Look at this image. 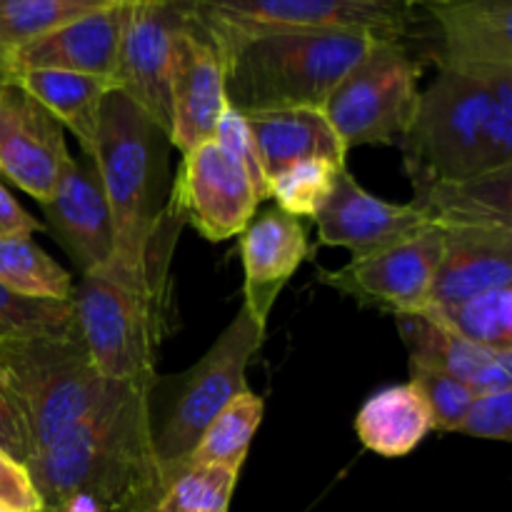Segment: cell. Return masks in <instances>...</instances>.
Here are the masks:
<instances>
[{"instance_id": "1", "label": "cell", "mask_w": 512, "mask_h": 512, "mask_svg": "<svg viewBox=\"0 0 512 512\" xmlns=\"http://www.w3.org/2000/svg\"><path fill=\"white\" fill-rule=\"evenodd\" d=\"M155 378L110 383L103 398L25 463L45 512L88 493L105 512H153L163 495L150 390Z\"/></svg>"}, {"instance_id": "2", "label": "cell", "mask_w": 512, "mask_h": 512, "mask_svg": "<svg viewBox=\"0 0 512 512\" xmlns=\"http://www.w3.org/2000/svg\"><path fill=\"white\" fill-rule=\"evenodd\" d=\"M360 30H283L253 35L220 55L225 100L243 115L320 108L373 45Z\"/></svg>"}, {"instance_id": "3", "label": "cell", "mask_w": 512, "mask_h": 512, "mask_svg": "<svg viewBox=\"0 0 512 512\" xmlns=\"http://www.w3.org/2000/svg\"><path fill=\"white\" fill-rule=\"evenodd\" d=\"M155 125L120 90L103 100L95 140L85 155L93 163L110 210L115 265L133 275H148L168 265L175 238L165 233L168 213L153 203Z\"/></svg>"}, {"instance_id": "4", "label": "cell", "mask_w": 512, "mask_h": 512, "mask_svg": "<svg viewBox=\"0 0 512 512\" xmlns=\"http://www.w3.org/2000/svg\"><path fill=\"white\" fill-rule=\"evenodd\" d=\"M165 268L133 275L120 265L83 275L73 313L90 360L110 383L155 378L163 323Z\"/></svg>"}, {"instance_id": "5", "label": "cell", "mask_w": 512, "mask_h": 512, "mask_svg": "<svg viewBox=\"0 0 512 512\" xmlns=\"http://www.w3.org/2000/svg\"><path fill=\"white\" fill-rule=\"evenodd\" d=\"M0 368L23 410L30 458L73 428L110 385L93 365L78 333L0 340Z\"/></svg>"}, {"instance_id": "6", "label": "cell", "mask_w": 512, "mask_h": 512, "mask_svg": "<svg viewBox=\"0 0 512 512\" xmlns=\"http://www.w3.org/2000/svg\"><path fill=\"white\" fill-rule=\"evenodd\" d=\"M493 73L468 75L438 68L433 85L420 93L415 118L400 143L410 183L465 180L485 173Z\"/></svg>"}, {"instance_id": "7", "label": "cell", "mask_w": 512, "mask_h": 512, "mask_svg": "<svg viewBox=\"0 0 512 512\" xmlns=\"http://www.w3.org/2000/svg\"><path fill=\"white\" fill-rule=\"evenodd\" d=\"M180 10L218 53L283 30H360L403 43L413 23V8L403 0H180Z\"/></svg>"}, {"instance_id": "8", "label": "cell", "mask_w": 512, "mask_h": 512, "mask_svg": "<svg viewBox=\"0 0 512 512\" xmlns=\"http://www.w3.org/2000/svg\"><path fill=\"white\" fill-rule=\"evenodd\" d=\"M420 73L400 40H373L323 105L345 148L403 143L418 110Z\"/></svg>"}, {"instance_id": "9", "label": "cell", "mask_w": 512, "mask_h": 512, "mask_svg": "<svg viewBox=\"0 0 512 512\" xmlns=\"http://www.w3.org/2000/svg\"><path fill=\"white\" fill-rule=\"evenodd\" d=\"M263 338L265 328L255 323L248 310L240 308L213 348L183 378L168 418L155 433V458L165 488L175 478L180 463L198 445L205 428L240 393L250 390L245 375L250 360L263 345Z\"/></svg>"}, {"instance_id": "10", "label": "cell", "mask_w": 512, "mask_h": 512, "mask_svg": "<svg viewBox=\"0 0 512 512\" xmlns=\"http://www.w3.org/2000/svg\"><path fill=\"white\" fill-rule=\"evenodd\" d=\"M443 243V228L430 225L403 243L353 258L343 268L320 270V283L385 313H423L433 295Z\"/></svg>"}, {"instance_id": "11", "label": "cell", "mask_w": 512, "mask_h": 512, "mask_svg": "<svg viewBox=\"0 0 512 512\" xmlns=\"http://www.w3.org/2000/svg\"><path fill=\"white\" fill-rule=\"evenodd\" d=\"M185 15L180 0L125 5L113 88L128 95L168 138L173 50Z\"/></svg>"}, {"instance_id": "12", "label": "cell", "mask_w": 512, "mask_h": 512, "mask_svg": "<svg viewBox=\"0 0 512 512\" xmlns=\"http://www.w3.org/2000/svg\"><path fill=\"white\" fill-rule=\"evenodd\" d=\"M258 203L243 165L208 140L185 155L170 205L205 240L223 243L243 233Z\"/></svg>"}, {"instance_id": "13", "label": "cell", "mask_w": 512, "mask_h": 512, "mask_svg": "<svg viewBox=\"0 0 512 512\" xmlns=\"http://www.w3.org/2000/svg\"><path fill=\"white\" fill-rule=\"evenodd\" d=\"M70 158L63 125L15 80L0 85V173L43 205Z\"/></svg>"}, {"instance_id": "14", "label": "cell", "mask_w": 512, "mask_h": 512, "mask_svg": "<svg viewBox=\"0 0 512 512\" xmlns=\"http://www.w3.org/2000/svg\"><path fill=\"white\" fill-rule=\"evenodd\" d=\"M225 105V75L215 45L185 20L170 73L168 138L183 155L215 138Z\"/></svg>"}, {"instance_id": "15", "label": "cell", "mask_w": 512, "mask_h": 512, "mask_svg": "<svg viewBox=\"0 0 512 512\" xmlns=\"http://www.w3.org/2000/svg\"><path fill=\"white\" fill-rule=\"evenodd\" d=\"M315 225L320 243L345 248L353 253V258H363L403 243L433 223L418 205L388 203L368 193L353 173L343 168L328 203L315 215Z\"/></svg>"}, {"instance_id": "16", "label": "cell", "mask_w": 512, "mask_h": 512, "mask_svg": "<svg viewBox=\"0 0 512 512\" xmlns=\"http://www.w3.org/2000/svg\"><path fill=\"white\" fill-rule=\"evenodd\" d=\"M43 210L50 233L80 265L83 275L113 263V223L90 158L85 165L75 158L65 163L53 198L43 203Z\"/></svg>"}, {"instance_id": "17", "label": "cell", "mask_w": 512, "mask_h": 512, "mask_svg": "<svg viewBox=\"0 0 512 512\" xmlns=\"http://www.w3.org/2000/svg\"><path fill=\"white\" fill-rule=\"evenodd\" d=\"M238 238L245 273L243 308L265 328L278 295L308 258V233L298 218L270 208L253 215Z\"/></svg>"}, {"instance_id": "18", "label": "cell", "mask_w": 512, "mask_h": 512, "mask_svg": "<svg viewBox=\"0 0 512 512\" xmlns=\"http://www.w3.org/2000/svg\"><path fill=\"white\" fill-rule=\"evenodd\" d=\"M430 13L440 28L438 68L468 75L512 68V0H450Z\"/></svg>"}, {"instance_id": "19", "label": "cell", "mask_w": 512, "mask_h": 512, "mask_svg": "<svg viewBox=\"0 0 512 512\" xmlns=\"http://www.w3.org/2000/svg\"><path fill=\"white\" fill-rule=\"evenodd\" d=\"M125 5L108 3L13 53L15 70H70L113 83Z\"/></svg>"}, {"instance_id": "20", "label": "cell", "mask_w": 512, "mask_h": 512, "mask_svg": "<svg viewBox=\"0 0 512 512\" xmlns=\"http://www.w3.org/2000/svg\"><path fill=\"white\" fill-rule=\"evenodd\" d=\"M443 238L430 305L512 288V228H448Z\"/></svg>"}, {"instance_id": "21", "label": "cell", "mask_w": 512, "mask_h": 512, "mask_svg": "<svg viewBox=\"0 0 512 512\" xmlns=\"http://www.w3.org/2000/svg\"><path fill=\"white\" fill-rule=\"evenodd\" d=\"M410 363L448 373L475 393L512 388V350H485L458 338L425 313L395 315Z\"/></svg>"}, {"instance_id": "22", "label": "cell", "mask_w": 512, "mask_h": 512, "mask_svg": "<svg viewBox=\"0 0 512 512\" xmlns=\"http://www.w3.org/2000/svg\"><path fill=\"white\" fill-rule=\"evenodd\" d=\"M418 205L438 228H512V165L465 180L413 185Z\"/></svg>"}, {"instance_id": "23", "label": "cell", "mask_w": 512, "mask_h": 512, "mask_svg": "<svg viewBox=\"0 0 512 512\" xmlns=\"http://www.w3.org/2000/svg\"><path fill=\"white\" fill-rule=\"evenodd\" d=\"M268 180L288 165L308 158H328L345 165L348 148L320 108H288L245 115Z\"/></svg>"}, {"instance_id": "24", "label": "cell", "mask_w": 512, "mask_h": 512, "mask_svg": "<svg viewBox=\"0 0 512 512\" xmlns=\"http://www.w3.org/2000/svg\"><path fill=\"white\" fill-rule=\"evenodd\" d=\"M433 430V413L413 383L390 385L365 400L355 418L360 443L383 458H405Z\"/></svg>"}, {"instance_id": "25", "label": "cell", "mask_w": 512, "mask_h": 512, "mask_svg": "<svg viewBox=\"0 0 512 512\" xmlns=\"http://www.w3.org/2000/svg\"><path fill=\"white\" fill-rule=\"evenodd\" d=\"M15 83L33 95L63 128L78 138L88 153L98 130L100 108L113 83L95 75L70 73V70H18Z\"/></svg>"}, {"instance_id": "26", "label": "cell", "mask_w": 512, "mask_h": 512, "mask_svg": "<svg viewBox=\"0 0 512 512\" xmlns=\"http://www.w3.org/2000/svg\"><path fill=\"white\" fill-rule=\"evenodd\" d=\"M265 405L260 395L253 390L240 393L213 423L200 435L198 445L180 463L178 473L193 465H225V468H243L248 458V448L263 420Z\"/></svg>"}, {"instance_id": "27", "label": "cell", "mask_w": 512, "mask_h": 512, "mask_svg": "<svg viewBox=\"0 0 512 512\" xmlns=\"http://www.w3.org/2000/svg\"><path fill=\"white\" fill-rule=\"evenodd\" d=\"M423 313L478 348L512 350V288H495L450 305H428Z\"/></svg>"}, {"instance_id": "28", "label": "cell", "mask_w": 512, "mask_h": 512, "mask_svg": "<svg viewBox=\"0 0 512 512\" xmlns=\"http://www.w3.org/2000/svg\"><path fill=\"white\" fill-rule=\"evenodd\" d=\"M0 285L23 298L70 303L75 283L33 238H0Z\"/></svg>"}, {"instance_id": "29", "label": "cell", "mask_w": 512, "mask_h": 512, "mask_svg": "<svg viewBox=\"0 0 512 512\" xmlns=\"http://www.w3.org/2000/svg\"><path fill=\"white\" fill-rule=\"evenodd\" d=\"M103 5L108 0H0V53L13 58L23 45Z\"/></svg>"}, {"instance_id": "30", "label": "cell", "mask_w": 512, "mask_h": 512, "mask_svg": "<svg viewBox=\"0 0 512 512\" xmlns=\"http://www.w3.org/2000/svg\"><path fill=\"white\" fill-rule=\"evenodd\" d=\"M345 165L328 158H308L288 165L270 178V198L293 218H310L323 210Z\"/></svg>"}, {"instance_id": "31", "label": "cell", "mask_w": 512, "mask_h": 512, "mask_svg": "<svg viewBox=\"0 0 512 512\" xmlns=\"http://www.w3.org/2000/svg\"><path fill=\"white\" fill-rule=\"evenodd\" d=\"M238 475V468L225 465L185 468L170 480L153 512H228Z\"/></svg>"}, {"instance_id": "32", "label": "cell", "mask_w": 512, "mask_h": 512, "mask_svg": "<svg viewBox=\"0 0 512 512\" xmlns=\"http://www.w3.org/2000/svg\"><path fill=\"white\" fill-rule=\"evenodd\" d=\"M75 333L73 303L23 298L0 285V340L65 338Z\"/></svg>"}, {"instance_id": "33", "label": "cell", "mask_w": 512, "mask_h": 512, "mask_svg": "<svg viewBox=\"0 0 512 512\" xmlns=\"http://www.w3.org/2000/svg\"><path fill=\"white\" fill-rule=\"evenodd\" d=\"M410 383L420 390L433 413V430L458 433L460 423L478 393L463 380L418 363H410Z\"/></svg>"}, {"instance_id": "34", "label": "cell", "mask_w": 512, "mask_h": 512, "mask_svg": "<svg viewBox=\"0 0 512 512\" xmlns=\"http://www.w3.org/2000/svg\"><path fill=\"white\" fill-rule=\"evenodd\" d=\"M512 70L490 75V110L485 128V173L512 165Z\"/></svg>"}, {"instance_id": "35", "label": "cell", "mask_w": 512, "mask_h": 512, "mask_svg": "<svg viewBox=\"0 0 512 512\" xmlns=\"http://www.w3.org/2000/svg\"><path fill=\"white\" fill-rule=\"evenodd\" d=\"M215 143L225 150L233 160H238L243 165V170L248 173L250 183H253L255 195L258 200L270 198V180L268 173L263 168V160H260L258 148H255L253 133H250V125L245 120L243 113H238L235 108L225 105L223 115H220L218 130H215Z\"/></svg>"}, {"instance_id": "36", "label": "cell", "mask_w": 512, "mask_h": 512, "mask_svg": "<svg viewBox=\"0 0 512 512\" xmlns=\"http://www.w3.org/2000/svg\"><path fill=\"white\" fill-rule=\"evenodd\" d=\"M458 433L500 443L512 440V388L475 395Z\"/></svg>"}, {"instance_id": "37", "label": "cell", "mask_w": 512, "mask_h": 512, "mask_svg": "<svg viewBox=\"0 0 512 512\" xmlns=\"http://www.w3.org/2000/svg\"><path fill=\"white\" fill-rule=\"evenodd\" d=\"M0 450H5L18 463H28L30 458V438L23 410L3 368H0Z\"/></svg>"}, {"instance_id": "38", "label": "cell", "mask_w": 512, "mask_h": 512, "mask_svg": "<svg viewBox=\"0 0 512 512\" xmlns=\"http://www.w3.org/2000/svg\"><path fill=\"white\" fill-rule=\"evenodd\" d=\"M0 503L15 512H45L25 463L0 450Z\"/></svg>"}, {"instance_id": "39", "label": "cell", "mask_w": 512, "mask_h": 512, "mask_svg": "<svg viewBox=\"0 0 512 512\" xmlns=\"http://www.w3.org/2000/svg\"><path fill=\"white\" fill-rule=\"evenodd\" d=\"M43 228L8 190L0 185V238H30Z\"/></svg>"}, {"instance_id": "40", "label": "cell", "mask_w": 512, "mask_h": 512, "mask_svg": "<svg viewBox=\"0 0 512 512\" xmlns=\"http://www.w3.org/2000/svg\"><path fill=\"white\" fill-rule=\"evenodd\" d=\"M55 512H105V508L93 498V495L75 493L70 495V498L65 500V503Z\"/></svg>"}, {"instance_id": "41", "label": "cell", "mask_w": 512, "mask_h": 512, "mask_svg": "<svg viewBox=\"0 0 512 512\" xmlns=\"http://www.w3.org/2000/svg\"><path fill=\"white\" fill-rule=\"evenodd\" d=\"M15 75H18V70H15V63L10 55L0 53V85L5 83H13Z\"/></svg>"}, {"instance_id": "42", "label": "cell", "mask_w": 512, "mask_h": 512, "mask_svg": "<svg viewBox=\"0 0 512 512\" xmlns=\"http://www.w3.org/2000/svg\"><path fill=\"white\" fill-rule=\"evenodd\" d=\"M408 8H415V5H425V8H433V5H445L450 3V0H403Z\"/></svg>"}, {"instance_id": "43", "label": "cell", "mask_w": 512, "mask_h": 512, "mask_svg": "<svg viewBox=\"0 0 512 512\" xmlns=\"http://www.w3.org/2000/svg\"><path fill=\"white\" fill-rule=\"evenodd\" d=\"M108 3H120V5H135V3H160V0H108Z\"/></svg>"}, {"instance_id": "44", "label": "cell", "mask_w": 512, "mask_h": 512, "mask_svg": "<svg viewBox=\"0 0 512 512\" xmlns=\"http://www.w3.org/2000/svg\"><path fill=\"white\" fill-rule=\"evenodd\" d=\"M0 512H15V510H10V508H5L3 503H0Z\"/></svg>"}]
</instances>
